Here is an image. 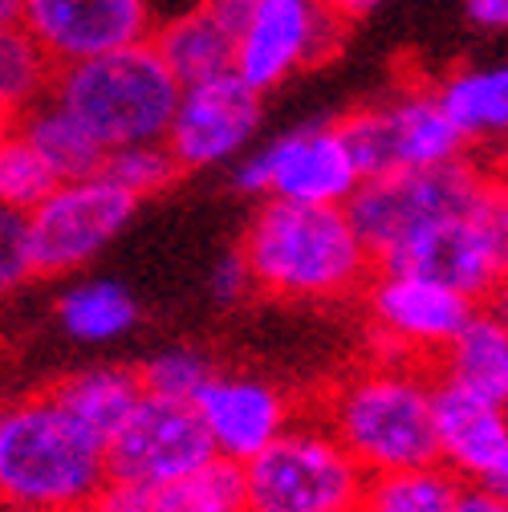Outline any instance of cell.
I'll return each instance as SVG.
<instances>
[{
	"label": "cell",
	"mask_w": 508,
	"mask_h": 512,
	"mask_svg": "<svg viewBox=\"0 0 508 512\" xmlns=\"http://www.w3.org/2000/svg\"><path fill=\"white\" fill-rule=\"evenodd\" d=\"M21 25L61 70L151 41L159 5L155 0H21Z\"/></svg>",
	"instance_id": "cell-13"
},
{
	"label": "cell",
	"mask_w": 508,
	"mask_h": 512,
	"mask_svg": "<svg viewBox=\"0 0 508 512\" xmlns=\"http://www.w3.org/2000/svg\"><path fill=\"white\" fill-rule=\"evenodd\" d=\"M192 407L212 439V452L240 468L257 460L293 423L285 391L257 374H212Z\"/></svg>",
	"instance_id": "cell-15"
},
{
	"label": "cell",
	"mask_w": 508,
	"mask_h": 512,
	"mask_svg": "<svg viewBox=\"0 0 508 512\" xmlns=\"http://www.w3.org/2000/svg\"><path fill=\"white\" fill-rule=\"evenodd\" d=\"M257 293L281 301H342L370 281V252L346 208L265 200L240 248Z\"/></svg>",
	"instance_id": "cell-1"
},
{
	"label": "cell",
	"mask_w": 508,
	"mask_h": 512,
	"mask_svg": "<svg viewBox=\"0 0 508 512\" xmlns=\"http://www.w3.org/2000/svg\"><path fill=\"white\" fill-rule=\"evenodd\" d=\"M338 131L362 179L439 167L464 159L468 147L443 114L435 86H399L387 102H370L338 118Z\"/></svg>",
	"instance_id": "cell-7"
},
{
	"label": "cell",
	"mask_w": 508,
	"mask_h": 512,
	"mask_svg": "<svg viewBox=\"0 0 508 512\" xmlns=\"http://www.w3.org/2000/svg\"><path fill=\"white\" fill-rule=\"evenodd\" d=\"M468 484L439 460L366 476L358 512H456Z\"/></svg>",
	"instance_id": "cell-22"
},
{
	"label": "cell",
	"mask_w": 508,
	"mask_h": 512,
	"mask_svg": "<svg viewBox=\"0 0 508 512\" xmlns=\"http://www.w3.org/2000/svg\"><path fill=\"white\" fill-rule=\"evenodd\" d=\"M135 374L143 382V395L175 399V403H196V395L208 387V378L216 374V366L200 350L179 346V350H163V354L147 358Z\"/></svg>",
	"instance_id": "cell-29"
},
{
	"label": "cell",
	"mask_w": 508,
	"mask_h": 512,
	"mask_svg": "<svg viewBox=\"0 0 508 512\" xmlns=\"http://www.w3.org/2000/svg\"><path fill=\"white\" fill-rule=\"evenodd\" d=\"M212 456V439L192 403L143 395L131 419L106 443V476L159 488L196 472Z\"/></svg>",
	"instance_id": "cell-12"
},
{
	"label": "cell",
	"mask_w": 508,
	"mask_h": 512,
	"mask_svg": "<svg viewBox=\"0 0 508 512\" xmlns=\"http://www.w3.org/2000/svg\"><path fill=\"white\" fill-rule=\"evenodd\" d=\"M151 45L163 57V66L175 74L179 86H196V82L232 74L236 29H232L228 9L192 5V0H187L179 13L159 17Z\"/></svg>",
	"instance_id": "cell-18"
},
{
	"label": "cell",
	"mask_w": 508,
	"mask_h": 512,
	"mask_svg": "<svg viewBox=\"0 0 508 512\" xmlns=\"http://www.w3.org/2000/svg\"><path fill=\"white\" fill-rule=\"evenodd\" d=\"M435 370L423 362L370 358L322 403V423L366 476L435 464Z\"/></svg>",
	"instance_id": "cell-3"
},
{
	"label": "cell",
	"mask_w": 508,
	"mask_h": 512,
	"mask_svg": "<svg viewBox=\"0 0 508 512\" xmlns=\"http://www.w3.org/2000/svg\"><path fill=\"white\" fill-rule=\"evenodd\" d=\"M366 472L322 419L289 423L244 464V512H358Z\"/></svg>",
	"instance_id": "cell-5"
},
{
	"label": "cell",
	"mask_w": 508,
	"mask_h": 512,
	"mask_svg": "<svg viewBox=\"0 0 508 512\" xmlns=\"http://www.w3.org/2000/svg\"><path fill=\"white\" fill-rule=\"evenodd\" d=\"M212 297L220 301V305H240L252 289H257V285H252V273H248V265H244V256L240 252H228L224 256V261L212 269Z\"/></svg>",
	"instance_id": "cell-33"
},
{
	"label": "cell",
	"mask_w": 508,
	"mask_h": 512,
	"mask_svg": "<svg viewBox=\"0 0 508 512\" xmlns=\"http://www.w3.org/2000/svg\"><path fill=\"white\" fill-rule=\"evenodd\" d=\"M480 179H484V167L472 163L468 155L439 167H423V171L362 179L358 191L346 200V216L362 236L374 269L427 224L468 216L476 204Z\"/></svg>",
	"instance_id": "cell-6"
},
{
	"label": "cell",
	"mask_w": 508,
	"mask_h": 512,
	"mask_svg": "<svg viewBox=\"0 0 508 512\" xmlns=\"http://www.w3.org/2000/svg\"><path fill=\"white\" fill-rule=\"evenodd\" d=\"M139 200L106 171L57 183L29 212V252L37 277H70L131 224Z\"/></svg>",
	"instance_id": "cell-9"
},
{
	"label": "cell",
	"mask_w": 508,
	"mask_h": 512,
	"mask_svg": "<svg viewBox=\"0 0 508 512\" xmlns=\"http://www.w3.org/2000/svg\"><path fill=\"white\" fill-rule=\"evenodd\" d=\"M261 126V94L236 74H220L196 86H179L175 114L167 122L163 147L179 171L220 167L248 151Z\"/></svg>",
	"instance_id": "cell-14"
},
{
	"label": "cell",
	"mask_w": 508,
	"mask_h": 512,
	"mask_svg": "<svg viewBox=\"0 0 508 512\" xmlns=\"http://www.w3.org/2000/svg\"><path fill=\"white\" fill-rule=\"evenodd\" d=\"M13 126H17V118H13V114H5V110H0V143H5V139L13 135Z\"/></svg>",
	"instance_id": "cell-40"
},
{
	"label": "cell",
	"mask_w": 508,
	"mask_h": 512,
	"mask_svg": "<svg viewBox=\"0 0 508 512\" xmlns=\"http://www.w3.org/2000/svg\"><path fill=\"white\" fill-rule=\"evenodd\" d=\"M33 252H29V216L0 204V297L33 281Z\"/></svg>",
	"instance_id": "cell-31"
},
{
	"label": "cell",
	"mask_w": 508,
	"mask_h": 512,
	"mask_svg": "<svg viewBox=\"0 0 508 512\" xmlns=\"http://www.w3.org/2000/svg\"><path fill=\"white\" fill-rule=\"evenodd\" d=\"M57 183L61 179L41 159V151L13 126V135L0 143V204L29 216Z\"/></svg>",
	"instance_id": "cell-27"
},
{
	"label": "cell",
	"mask_w": 508,
	"mask_h": 512,
	"mask_svg": "<svg viewBox=\"0 0 508 512\" xmlns=\"http://www.w3.org/2000/svg\"><path fill=\"white\" fill-rule=\"evenodd\" d=\"M435 460L464 484H480L508 452V407L435 378Z\"/></svg>",
	"instance_id": "cell-16"
},
{
	"label": "cell",
	"mask_w": 508,
	"mask_h": 512,
	"mask_svg": "<svg viewBox=\"0 0 508 512\" xmlns=\"http://www.w3.org/2000/svg\"><path fill=\"white\" fill-rule=\"evenodd\" d=\"M362 175L338 122H309L297 131L248 151L236 163V187L248 196L285 200V204H322L346 208Z\"/></svg>",
	"instance_id": "cell-10"
},
{
	"label": "cell",
	"mask_w": 508,
	"mask_h": 512,
	"mask_svg": "<svg viewBox=\"0 0 508 512\" xmlns=\"http://www.w3.org/2000/svg\"><path fill=\"white\" fill-rule=\"evenodd\" d=\"M378 269L383 273H411V277H423V281H435V285H448V289L472 297L476 305H484V297L496 285V273L488 265V256H484L468 216L427 224L407 244H399Z\"/></svg>",
	"instance_id": "cell-17"
},
{
	"label": "cell",
	"mask_w": 508,
	"mask_h": 512,
	"mask_svg": "<svg viewBox=\"0 0 508 512\" xmlns=\"http://www.w3.org/2000/svg\"><path fill=\"white\" fill-rule=\"evenodd\" d=\"M504 407H508V403H504Z\"/></svg>",
	"instance_id": "cell-42"
},
{
	"label": "cell",
	"mask_w": 508,
	"mask_h": 512,
	"mask_svg": "<svg viewBox=\"0 0 508 512\" xmlns=\"http://www.w3.org/2000/svg\"><path fill=\"white\" fill-rule=\"evenodd\" d=\"M102 171L122 187L131 191L135 200H147V196H159L167 191L183 171L179 163L171 159V151L163 143H135V147H118L106 155Z\"/></svg>",
	"instance_id": "cell-30"
},
{
	"label": "cell",
	"mask_w": 508,
	"mask_h": 512,
	"mask_svg": "<svg viewBox=\"0 0 508 512\" xmlns=\"http://www.w3.org/2000/svg\"><path fill=\"white\" fill-rule=\"evenodd\" d=\"M17 131L41 151V159L53 167V175L66 183V179H86V175H98L102 163H106V151L94 143V135L86 126L66 114L57 102H37L29 114L17 118Z\"/></svg>",
	"instance_id": "cell-23"
},
{
	"label": "cell",
	"mask_w": 508,
	"mask_h": 512,
	"mask_svg": "<svg viewBox=\"0 0 508 512\" xmlns=\"http://www.w3.org/2000/svg\"><path fill=\"white\" fill-rule=\"evenodd\" d=\"M484 309L496 317L500 326H508V277H500V281L492 285V293L484 297Z\"/></svg>",
	"instance_id": "cell-38"
},
{
	"label": "cell",
	"mask_w": 508,
	"mask_h": 512,
	"mask_svg": "<svg viewBox=\"0 0 508 512\" xmlns=\"http://www.w3.org/2000/svg\"><path fill=\"white\" fill-rule=\"evenodd\" d=\"M468 17L480 29H508V0H468Z\"/></svg>",
	"instance_id": "cell-34"
},
{
	"label": "cell",
	"mask_w": 508,
	"mask_h": 512,
	"mask_svg": "<svg viewBox=\"0 0 508 512\" xmlns=\"http://www.w3.org/2000/svg\"><path fill=\"white\" fill-rule=\"evenodd\" d=\"M435 378L456 382V387H464L472 395L508 403V326H500L480 305L468 317V326L439 350Z\"/></svg>",
	"instance_id": "cell-20"
},
{
	"label": "cell",
	"mask_w": 508,
	"mask_h": 512,
	"mask_svg": "<svg viewBox=\"0 0 508 512\" xmlns=\"http://www.w3.org/2000/svg\"><path fill=\"white\" fill-rule=\"evenodd\" d=\"M317 5H322L326 13H334V17L346 25V21H358V17H366V13L378 5V0H317Z\"/></svg>",
	"instance_id": "cell-35"
},
{
	"label": "cell",
	"mask_w": 508,
	"mask_h": 512,
	"mask_svg": "<svg viewBox=\"0 0 508 512\" xmlns=\"http://www.w3.org/2000/svg\"><path fill=\"white\" fill-rule=\"evenodd\" d=\"M366 305H370V334L383 346L374 358L423 362V366L435 362L439 350L480 309L472 297L448 285H435L411 273H383V269L366 289Z\"/></svg>",
	"instance_id": "cell-11"
},
{
	"label": "cell",
	"mask_w": 508,
	"mask_h": 512,
	"mask_svg": "<svg viewBox=\"0 0 508 512\" xmlns=\"http://www.w3.org/2000/svg\"><path fill=\"white\" fill-rule=\"evenodd\" d=\"M159 512H244V468L212 456L196 472L155 488Z\"/></svg>",
	"instance_id": "cell-26"
},
{
	"label": "cell",
	"mask_w": 508,
	"mask_h": 512,
	"mask_svg": "<svg viewBox=\"0 0 508 512\" xmlns=\"http://www.w3.org/2000/svg\"><path fill=\"white\" fill-rule=\"evenodd\" d=\"M53 403L66 411L86 435H94L102 447L118 435V427L131 419V411L143 399V382L126 366H94L78 370L49 387Z\"/></svg>",
	"instance_id": "cell-19"
},
{
	"label": "cell",
	"mask_w": 508,
	"mask_h": 512,
	"mask_svg": "<svg viewBox=\"0 0 508 512\" xmlns=\"http://www.w3.org/2000/svg\"><path fill=\"white\" fill-rule=\"evenodd\" d=\"M49 102L74 114L110 155L135 143H163L179 102V82L163 66L155 45L143 41L78 61V66H61L53 74Z\"/></svg>",
	"instance_id": "cell-4"
},
{
	"label": "cell",
	"mask_w": 508,
	"mask_h": 512,
	"mask_svg": "<svg viewBox=\"0 0 508 512\" xmlns=\"http://www.w3.org/2000/svg\"><path fill=\"white\" fill-rule=\"evenodd\" d=\"M21 21V0H0V25H17Z\"/></svg>",
	"instance_id": "cell-39"
},
{
	"label": "cell",
	"mask_w": 508,
	"mask_h": 512,
	"mask_svg": "<svg viewBox=\"0 0 508 512\" xmlns=\"http://www.w3.org/2000/svg\"><path fill=\"white\" fill-rule=\"evenodd\" d=\"M192 5H216V9H224V5H232V0H192Z\"/></svg>",
	"instance_id": "cell-41"
},
{
	"label": "cell",
	"mask_w": 508,
	"mask_h": 512,
	"mask_svg": "<svg viewBox=\"0 0 508 512\" xmlns=\"http://www.w3.org/2000/svg\"><path fill=\"white\" fill-rule=\"evenodd\" d=\"M472 488H484L488 496H496V500H504L508 504V452H504V460L480 480V484H472Z\"/></svg>",
	"instance_id": "cell-37"
},
{
	"label": "cell",
	"mask_w": 508,
	"mask_h": 512,
	"mask_svg": "<svg viewBox=\"0 0 508 512\" xmlns=\"http://www.w3.org/2000/svg\"><path fill=\"white\" fill-rule=\"evenodd\" d=\"M224 9L236 29L232 74L257 94L322 66L342 45V21L317 0H232Z\"/></svg>",
	"instance_id": "cell-8"
},
{
	"label": "cell",
	"mask_w": 508,
	"mask_h": 512,
	"mask_svg": "<svg viewBox=\"0 0 508 512\" xmlns=\"http://www.w3.org/2000/svg\"><path fill=\"white\" fill-rule=\"evenodd\" d=\"M468 224H472V232H476V240L488 256L496 281L508 277V163L484 167Z\"/></svg>",
	"instance_id": "cell-28"
},
{
	"label": "cell",
	"mask_w": 508,
	"mask_h": 512,
	"mask_svg": "<svg viewBox=\"0 0 508 512\" xmlns=\"http://www.w3.org/2000/svg\"><path fill=\"white\" fill-rule=\"evenodd\" d=\"M435 98L464 143L508 139V66L456 70L435 86Z\"/></svg>",
	"instance_id": "cell-21"
},
{
	"label": "cell",
	"mask_w": 508,
	"mask_h": 512,
	"mask_svg": "<svg viewBox=\"0 0 508 512\" xmlns=\"http://www.w3.org/2000/svg\"><path fill=\"white\" fill-rule=\"evenodd\" d=\"M456 512H508V504L496 500V496H488L484 488H472V484H468V492H464V500H460Z\"/></svg>",
	"instance_id": "cell-36"
},
{
	"label": "cell",
	"mask_w": 508,
	"mask_h": 512,
	"mask_svg": "<svg viewBox=\"0 0 508 512\" xmlns=\"http://www.w3.org/2000/svg\"><path fill=\"white\" fill-rule=\"evenodd\" d=\"M57 317L66 326V334L78 342H114L139 322V305L118 281L94 277L61 293Z\"/></svg>",
	"instance_id": "cell-24"
},
{
	"label": "cell",
	"mask_w": 508,
	"mask_h": 512,
	"mask_svg": "<svg viewBox=\"0 0 508 512\" xmlns=\"http://www.w3.org/2000/svg\"><path fill=\"white\" fill-rule=\"evenodd\" d=\"M53 74L57 66L21 21L0 25V110L13 118L29 114L37 102L49 98Z\"/></svg>",
	"instance_id": "cell-25"
},
{
	"label": "cell",
	"mask_w": 508,
	"mask_h": 512,
	"mask_svg": "<svg viewBox=\"0 0 508 512\" xmlns=\"http://www.w3.org/2000/svg\"><path fill=\"white\" fill-rule=\"evenodd\" d=\"M106 484V447L49 391L0 403V512H82Z\"/></svg>",
	"instance_id": "cell-2"
},
{
	"label": "cell",
	"mask_w": 508,
	"mask_h": 512,
	"mask_svg": "<svg viewBox=\"0 0 508 512\" xmlns=\"http://www.w3.org/2000/svg\"><path fill=\"white\" fill-rule=\"evenodd\" d=\"M82 512H159L155 488L147 484H131V480H110L90 496V504Z\"/></svg>",
	"instance_id": "cell-32"
}]
</instances>
